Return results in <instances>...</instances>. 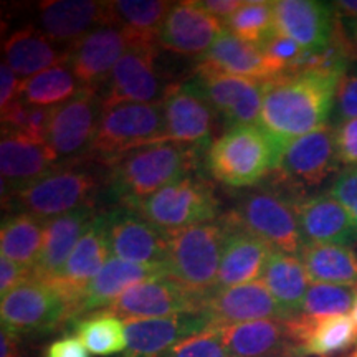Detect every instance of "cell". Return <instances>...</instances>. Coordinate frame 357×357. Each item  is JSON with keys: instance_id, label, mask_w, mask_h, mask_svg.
Returning <instances> with one entry per match:
<instances>
[{"instance_id": "cell-36", "label": "cell", "mask_w": 357, "mask_h": 357, "mask_svg": "<svg viewBox=\"0 0 357 357\" xmlns=\"http://www.w3.org/2000/svg\"><path fill=\"white\" fill-rule=\"evenodd\" d=\"M45 220L30 213L3 218L0 229V255L33 270L43 245Z\"/></svg>"}, {"instance_id": "cell-38", "label": "cell", "mask_w": 357, "mask_h": 357, "mask_svg": "<svg viewBox=\"0 0 357 357\" xmlns=\"http://www.w3.org/2000/svg\"><path fill=\"white\" fill-rule=\"evenodd\" d=\"M225 29L243 42L261 48L276 33L275 2L252 0L245 2L230 19L223 22Z\"/></svg>"}, {"instance_id": "cell-37", "label": "cell", "mask_w": 357, "mask_h": 357, "mask_svg": "<svg viewBox=\"0 0 357 357\" xmlns=\"http://www.w3.org/2000/svg\"><path fill=\"white\" fill-rule=\"evenodd\" d=\"M82 91V84L68 63H63L45 70L35 77L22 79L19 98L30 106L56 108Z\"/></svg>"}, {"instance_id": "cell-46", "label": "cell", "mask_w": 357, "mask_h": 357, "mask_svg": "<svg viewBox=\"0 0 357 357\" xmlns=\"http://www.w3.org/2000/svg\"><path fill=\"white\" fill-rule=\"evenodd\" d=\"M336 147L339 162L357 166V119L342 121L336 129Z\"/></svg>"}, {"instance_id": "cell-45", "label": "cell", "mask_w": 357, "mask_h": 357, "mask_svg": "<svg viewBox=\"0 0 357 357\" xmlns=\"http://www.w3.org/2000/svg\"><path fill=\"white\" fill-rule=\"evenodd\" d=\"M337 114L342 121L357 119V73L346 71L336 93Z\"/></svg>"}, {"instance_id": "cell-29", "label": "cell", "mask_w": 357, "mask_h": 357, "mask_svg": "<svg viewBox=\"0 0 357 357\" xmlns=\"http://www.w3.org/2000/svg\"><path fill=\"white\" fill-rule=\"evenodd\" d=\"M197 70L252 78L263 83L280 77V73L268 61L261 48L243 42L242 38L235 37L227 29H223V32L218 35L208 52L199 58Z\"/></svg>"}, {"instance_id": "cell-4", "label": "cell", "mask_w": 357, "mask_h": 357, "mask_svg": "<svg viewBox=\"0 0 357 357\" xmlns=\"http://www.w3.org/2000/svg\"><path fill=\"white\" fill-rule=\"evenodd\" d=\"M159 142H171L162 102H116L102 109L89 154L113 164L124 154Z\"/></svg>"}, {"instance_id": "cell-15", "label": "cell", "mask_w": 357, "mask_h": 357, "mask_svg": "<svg viewBox=\"0 0 357 357\" xmlns=\"http://www.w3.org/2000/svg\"><path fill=\"white\" fill-rule=\"evenodd\" d=\"M109 258L111 250L106 213H101V215H95L89 223L63 268L50 281H47L70 305L71 319L75 318V310L89 283L96 278Z\"/></svg>"}, {"instance_id": "cell-7", "label": "cell", "mask_w": 357, "mask_h": 357, "mask_svg": "<svg viewBox=\"0 0 357 357\" xmlns=\"http://www.w3.org/2000/svg\"><path fill=\"white\" fill-rule=\"evenodd\" d=\"M132 211L159 229L177 231L213 222L220 207L213 187L205 178L189 174L144 199Z\"/></svg>"}, {"instance_id": "cell-21", "label": "cell", "mask_w": 357, "mask_h": 357, "mask_svg": "<svg viewBox=\"0 0 357 357\" xmlns=\"http://www.w3.org/2000/svg\"><path fill=\"white\" fill-rule=\"evenodd\" d=\"M331 3L316 0H278L275 2L276 32L296 42L307 53L326 50L336 32Z\"/></svg>"}, {"instance_id": "cell-8", "label": "cell", "mask_w": 357, "mask_h": 357, "mask_svg": "<svg viewBox=\"0 0 357 357\" xmlns=\"http://www.w3.org/2000/svg\"><path fill=\"white\" fill-rule=\"evenodd\" d=\"M298 202L300 199L287 197L278 192L255 190L245 195L231 217L273 250L300 258L306 242L298 220Z\"/></svg>"}, {"instance_id": "cell-39", "label": "cell", "mask_w": 357, "mask_h": 357, "mask_svg": "<svg viewBox=\"0 0 357 357\" xmlns=\"http://www.w3.org/2000/svg\"><path fill=\"white\" fill-rule=\"evenodd\" d=\"M77 337L83 342L89 354L95 356L119 354L128 347L124 321L105 312H98L91 318L79 321L77 324Z\"/></svg>"}, {"instance_id": "cell-11", "label": "cell", "mask_w": 357, "mask_h": 357, "mask_svg": "<svg viewBox=\"0 0 357 357\" xmlns=\"http://www.w3.org/2000/svg\"><path fill=\"white\" fill-rule=\"evenodd\" d=\"M202 300L176 280L160 278L134 284L101 312L124 321L167 318L199 312Z\"/></svg>"}, {"instance_id": "cell-6", "label": "cell", "mask_w": 357, "mask_h": 357, "mask_svg": "<svg viewBox=\"0 0 357 357\" xmlns=\"http://www.w3.org/2000/svg\"><path fill=\"white\" fill-rule=\"evenodd\" d=\"M100 184L101 177L91 169L58 166L47 176L13 190L8 197L24 213L47 222L77 208L88 207Z\"/></svg>"}, {"instance_id": "cell-44", "label": "cell", "mask_w": 357, "mask_h": 357, "mask_svg": "<svg viewBox=\"0 0 357 357\" xmlns=\"http://www.w3.org/2000/svg\"><path fill=\"white\" fill-rule=\"evenodd\" d=\"M329 195L344 205L357 220V166L347 167L339 174Z\"/></svg>"}, {"instance_id": "cell-10", "label": "cell", "mask_w": 357, "mask_h": 357, "mask_svg": "<svg viewBox=\"0 0 357 357\" xmlns=\"http://www.w3.org/2000/svg\"><path fill=\"white\" fill-rule=\"evenodd\" d=\"M2 328L15 334L40 333L71 319L70 305L45 281L32 278L12 289L0 303Z\"/></svg>"}, {"instance_id": "cell-17", "label": "cell", "mask_w": 357, "mask_h": 357, "mask_svg": "<svg viewBox=\"0 0 357 357\" xmlns=\"http://www.w3.org/2000/svg\"><path fill=\"white\" fill-rule=\"evenodd\" d=\"M195 79L215 114L220 116L227 131L231 128L260 124L265 83L208 70H197Z\"/></svg>"}, {"instance_id": "cell-16", "label": "cell", "mask_w": 357, "mask_h": 357, "mask_svg": "<svg viewBox=\"0 0 357 357\" xmlns=\"http://www.w3.org/2000/svg\"><path fill=\"white\" fill-rule=\"evenodd\" d=\"M162 108L171 142H181L195 151L211 149L217 114L197 79L174 88L162 101Z\"/></svg>"}, {"instance_id": "cell-26", "label": "cell", "mask_w": 357, "mask_h": 357, "mask_svg": "<svg viewBox=\"0 0 357 357\" xmlns=\"http://www.w3.org/2000/svg\"><path fill=\"white\" fill-rule=\"evenodd\" d=\"M40 30L58 45L71 47L93 30L108 25L106 2L47 0L38 8Z\"/></svg>"}, {"instance_id": "cell-49", "label": "cell", "mask_w": 357, "mask_h": 357, "mask_svg": "<svg viewBox=\"0 0 357 357\" xmlns=\"http://www.w3.org/2000/svg\"><path fill=\"white\" fill-rule=\"evenodd\" d=\"M43 357H89V352L77 336H66L52 342Z\"/></svg>"}, {"instance_id": "cell-25", "label": "cell", "mask_w": 357, "mask_h": 357, "mask_svg": "<svg viewBox=\"0 0 357 357\" xmlns=\"http://www.w3.org/2000/svg\"><path fill=\"white\" fill-rule=\"evenodd\" d=\"M160 278H169L167 265H144L111 257L96 278L89 283L75 310V318L88 312L105 311L134 284Z\"/></svg>"}, {"instance_id": "cell-31", "label": "cell", "mask_w": 357, "mask_h": 357, "mask_svg": "<svg viewBox=\"0 0 357 357\" xmlns=\"http://www.w3.org/2000/svg\"><path fill=\"white\" fill-rule=\"evenodd\" d=\"M93 218L95 212L88 205L45 222L42 252L33 268L35 278L47 283L63 268Z\"/></svg>"}, {"instance_id": "cell-9", "label": "cell", "mask_w": 357, "mask_h": 357, "mask_svg": "<svg viewBox=\"0 0 357 357\" xmlns=\"http://www.w3.org/2000/svg\"><path fill=\"white\" fill-rule=\"evenodd\" d=\"M171 86L158 66V45L131 43L111 71L105 84V106L116 102H162Z\"/></svg>"}, {"instance_id": "cell-43", "label": "cell", "mask_w": 357, "mask_h": 357, "mask_svg": "<svg viewBox=\"0 0 357 357\" xmlns=\"http://www.w3.org/2000/svg\"><path fill=\"white\" fill-rule=\"evenodd\" d=\"M167 357H230L220 329H207L185 337Z\"/></svg>"}, {"instance_id": "cell-50", "label": "cell", "mask_w": 357, "mask_h": 357, "mask_svg": "<svg viewBox=\"0 0 357 357\" xmlns=\"http://www.w3.org/2000/svg\"><path fill=\"white\" fill-rule=\"evenodd\" d=\"M195 3H197L202 10L217 17L218 20L225 22L227 19H230L238 8H242L245 2H242V0H199V2Z\"/></svg>"}, {"instance_id": "cell-22", "label": "cell", "mask_w": 357, "mask_h": 357, "mask_svg": "<svg viewBox=\"0 0 357 357\" xmlns=\"http://www.w3.org/2000/svg\"><path fill=\"white\" fill-rule=\"evenodd\" d=\"M225 25L217 17L202 10L195 2L174 3L159 30L158 45L178 55H199L208 52Z\"/></svg>"}, {"instance_id": "cell-30", "label": "cell", "mask_w": 357, "mask_h": 357, "mask_svg": "<svg viewBox=\"0 0 357 357\" xmlns=\"http://www.w3.org/2000/svg\"><path fill=\"white\" fill-rule=\"evenodd\" d=\"M289 328L301 357H331L357 344V324L347 314L331 318L298 314L289 319Z\"/></svg>"}, {"instance_id": "cell-12", "label": "cell", "mask_w": 357, "mask_h": 357, "mask_svg": "<svg viewBox=\"0 0 357 357\" xmlns=\"http://www.w3.org/2000/svg\"><path fill=\"white\" fill-rule=\"evenodd\" d=\"M337 166L336 129L324 124L323 128L289 142L276 171L291 189L306 190L323 184Z\"/></svg>"}, {"instance_id": "cell-33", "label": "cell", "mask_w": 357, "mask_h": 357, "mask_svg": "<svg viewBox=\"0 0 357 357\" xmlns=\"http://www.w3.org/2000/svg\"><path fill=\"white\" fill-rule=\"evenodd\" d=\"M261 281L288 318L301 314L303 303L310 289V276L300 258L273 250Z\"/></svg>"}, {"instance_id": "cell-32", "label": "cell", "mask_w": 357, "mask_h": 357, "mask_svg": "<svg viewBox=\"0 0 357 357\" xmlns=\"http://www.w3.org/2000/svg\"><path fill=\"white\" fill-rule=\"evenodd\" d=\"M68 48L58 47L42 30L26 26L13 32L3 43L6 63L22 79H26L42 71L63 65L68 61Z\"/></svg>"}, {"instance_id": "cell-1", "label": "cell", "mask_w": 357, "mask_h": 357, "mask_svg": "<svg viewBox=\"0 0 357 357\" xmlns=\"http://www.w3.org/2000/svg\"><path fill=\"white\" fill-rule=\"evenodd\" d=\"M342 75L339 71L300 68L265 82L260 126L284 147L323 128L333 109Z\"/></svg>"}, {"instance_id": "cell-48", "label": "cell", "mask_w": 357, "mask_h": 357, "mask_svg": "<svg viewBox=\"0 0 357 357\" xmlns=\"http://www.w3.org/2000/svg\"><path fill=\"white\" fill-rule=\"evenodd\" d=\"M20 79L6 61L0 65V111L7 109L13 101L19 100Z\"/></svg>"}, {"instance_id": "cell-41", "label": "cell", "mask_w": 357, "mask_h": 357, "mask_svg": "<svg viewBox=\"0 0 357 357\" xmlns=\"http://www.w3.org/2000/svg\"><path fill=\"white\" fill-rule=\"evenodd\" d=\"M52 114L53 108L25 105L19 98L2 111V132H15L30 139L47 142L45 139H47Z\"/></svg>"}, {"instance_id": "cell-53", "label": "cell", "mask_w": 357, "mask_h": 357, "mask_svg": "<svg viewBox=\"0 0 357 357\" xmlns=\"http://www.w3.org/2000/svg\"><path fill=\"white\" fill-rule=\"evenodd\" d=\"M352 38H354V43L357 45V20H352Z\"/></svg>"}, {"instance_id": "cell-52", "label": "cell", "mask_w": 357, "mask_h": 357, "mask_svg": "<svg viewBox=\"0 0 357 357\" xmlns=\"http://www.w3.org/2000/svg\"><path fill=\"white\" fill-rule=\"evenodd\" d=\"M333 6L346 19L357 20V0H339Z\"/></svg>"}, {"instance_id": "cell-18", "label": "cell", "mask_w": 357, "mask_h": 357, "mask_svg": "<svg viewBox=\"0 0 357 357\" xmlns=\"http://www.w3.org/2000/svg\"><path fill=\"white\" fill-rule=\"evenodd\" d=\"M199 312L212 329L261 319H291L284 314L261 280L207 294Z\"/></svg>"}, {"instance_id": "cell-3", "label": "cell", "mask_w": 357, "mask_h": 357, "mask_svg": "<svg viewBox=\"0 0 357 357\" xmlns=\"http://www.w3.org/2000/svg\"><path fill=\"white\" fill-rule=\"evenodd\" d=\"M284 146L260 124L231 128L207 151L208 171L229 187L257 185L281 162Z\"/></svg>"}, {"instance_id": "cell-2", "label": "cell", "mask_w": 357, "mask_h": 357, "mask_svg": "<svg viewBox=\"0 0 357 357\" xmlns=\"http://www.w3.org/2000/svg\"><path fill=\"white\" fill-rule=\"evenodd\" d=\"M194 147L181 142H159L124 154L109 164L106 184L114 199L129 208L164 187L189 176L195 164Z\"/></svg>"}, {"instance_id": "cell-23", "label": "cell", "mask_w": 357, "mask_h": 357, "mask_svg": "<svg viewBox=\"0 0 357 357\" xmlns=\"http://www.w3.org/2000/svg\"><path fill=\"white\" fill-rule=\"evenodd\" d=\"M222 220L227 227V238L213 291L260 281L273 248L238 225L231 215Z\"/></svg>"}, {"instance_id": "cell-14", "label": "cell", "mask_w": 357, "mask_h": 357, "mask_svg": "<svg viewBox=\"0 0 357 357\" xmlns=\"http://www.w3.org/2000/svg\"><path fill=\"white\" fill-rule=\"evenodd\" d=\"M106 225L111 257L144 265H167L171 231L159 229L124 205L106 213Z\"/></svg>"}, {"instance_id": "cell-40", "label": "cell", "mask_w": 357, "mask_h": 357, "mask_svg": "<svg viewBox=\"0 0 357 357\" xmlns=\"http://www.w3.org/2000/svg\"><path fill=\"white\" fill-rule=\"evenodd\" d=\"M356 298V284L314 283L307 289L301 314L312 316V318L344 316L354 307Z\"/></svg>"}, {"instance_id": "cell-54", "label": "cell", "mask_w": 357, "mask_h": 357, "mask_svg": "<svg viewBox=\"0 0 357 357\" xmlns=\"http://www.w3.org/2000/svg\"><path fill=\"white\" fill-rule=\"evenodd\" d=\"M352 318H354V321H356V324H357V298H356L354 307H352Z\"/></svg>"}, {"instance_id": "cell-34", "label": "cell", "mask_w": 357, "mask_h": 357, "mask_svg": "<svg viewBox=\"0 0 357 357\" xmlns=\"http://www.w3.org/2000/svg\"><path fill=\"white\" fill-rule=\"evenodd\" d=\"M174 3L164 0H114L106 2L108 25L119 26L131 43L158 45L159 30Z\"/></svg>"}, {"instance_id": "cell-5", "label": "cell", "mask_w": 357, "mask_h": 357, "mask_svg": "<svg viewBox=\"0 0 357 357\" xmlns=\"http://www.w3.org/2000/svg\"><path fill=\"white\" fill-rule=\"evenodd\" d=\"M225 238L227 227L223 220L171 231L169 278L200 298L211 294L217 284Z\"/></svg>"}, {"instance_id": "cell-47", "label": "cell", "mask_w": 357, "mask_h": 357, "mask_svg": "<svg viewBox=\"0 0 357 357\" xmlns=\"http://www.w3.org/2000/svg\"><path fill=\"white\" fill-rule=\"evenodd\" d=\"M35 278L33 270L0 255V296H7L19 284Z\"/></svg>"}, {"instance_id": "cell-20", "label": "cell", "mask_w": 357, "mask_h": 357, "mask_svg": "<svg viewBox=\"0 0 357 357\" xmlns=\"http://www.w3.org/2000/svg\"><path fill=\"white\" fill-rule=\"evenodd\" d=\"M128 347L124 357H167L178 342L194 334L212 329L200 312L153 319H128Z\"/></svg>"}, {"instance_id": "cell-27", "label": "cell", "mask_w": 357, "mask_h": 357, "mask_svg": "<svg viewBox=\"0 0 357 357\" xmlns=\"http://www.w3.org/2000/svg\"><path fill=\"white\" fill-rule=\"evenodd\" d=\"M230 357H301L288 319H261L220 328Z\"/></svg>"}, {"instance_id": "cell-51", "label": "cell", "mask_w": 357, "mask_h": 357, "mask_svg": "<svg viewBox=\"0 0 357 357\" xmlns=\"http://www.w3.org/2000/svg\"><path fill=\"white\" fill-rule=\"evenodd\" d=\"M0 357H22L19 334L6 328L0 331Z\"/></svg>"}, {"instance_id": "cell-19", "label": "cell", "mask_w": 357, "mask_h": 357, "mask_svg": "<svg viewBox=\"0 0 357 357\" xmlns=\"http://www.w3.org/2000/svg\"><path fill=\"white\" fill-rule=\"evenodd\" d=\"M129 45L131 40L119 26L102 25L71 45L66 63L83 89L100 91Z\"/></svg>"}, {"instance_id": "cell-28", "label": "cell", "mask_w": 357, "mask_h": 357, "mask_svg": "<svg viewBox=\"0 0 357 357\" xmlns=\"http://www.w3.org/2000/svg\"><path fill=\"white\" fill-rule=\"evenodd\" d=\"M296 212L306 243H357V220L329 194L301 199Z\"/></svg>"}, {"instance_id": "cell-24", "label": "cell", "mask_w": 357, "mask_h": 357, "mask_svg": "<svg viewBox=\"0 0 357 357\" xmlns=\"http://www.w3.org/2000/svg\"><path fill=\"white\" fill-rule=\"evenodd\" d=\"M58 155L43 141H35L15 132H2L0 141V172L2 197L10 195L58 167Z\"/></svg>"}, {"instance_id": "cell-42", "label": "cell", "mask_w": 357, "mask_h": 357, "mask_svg": "<svg viewBox=\"0 0 357 357\" xmlns=\"http://www.w3.org/2000/svg\"><path fill=\"white\" fill-rule=\"evenodd\" d=\"M261 52L265 53L268 61L275 66L280 77L284 73L296 71L306 56V52L303 50L300 45L278 32L263 45Z\"/></svg>"}, {"instance_id": "cell-35", "label": "cell", "mask_w": 357, "mask_h": 357, "mask_svg": "<svg viewBox=\"0 0 357 357\" xmlns=\"http://www.w3.org/2000/svg\"><path fill=\"white\" fill-rule=\"evenodd\" d=\"M310 281L333 284H356L357 255L344 245L306 243L300 253Z\"/></svg>"}, {"instance_id": "cell-13", "label": "cell", "mask_w": 357, "mask_h": 357, "mask_svg": "<svg viewBox=\"0 0 357 357\" xmlns=\"http://www.w3.org/2000/svg\"><path fill=\"white\" fill-rule=\"evenodd\" d=\"M105 109L102 96L96 89H83L70 101L53 108L47 131V144L58 159L89 153Z\"/></svg>"}]
</instances>
